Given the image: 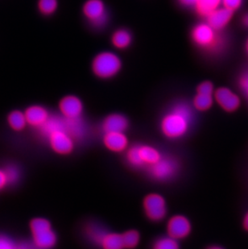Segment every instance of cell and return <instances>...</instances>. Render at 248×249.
Segmentation results:
<instances>
[{
  "label": "cell",
  "mask_w": 248,
  "mask_h": 249,
  "mask_svg": "<svg viewBox=\"0 0 248 249\" xmlns=\"http://www.w3.org/2000/svg\"><path fill=\"white\" fill-rule=\"evenodd\" d=\"M192 109L185 103L174 105L162 118L159 128L164 137L176 141L185 137L192 125Z\"/></svg>",
  "instance_id": "obj_1"
},
{
  "label": "cell",
  "mask_w": 248,
  "mask_h": 249,
  "mask_svg": "<svg viewBox=\"0 0 248 249\" xmlns=\"http://www.w3.org/2000/svg\"><path fill=\"white\" fill-rule=\"evenodd\" d=\"M127 164L134 169L147 170L157 164L164 154L154 146L137 143L127 148L125 152Z\"/></svg>",
  "instance_id": "obj_2"
},
{
  "label": "cell",
  "mask_w": 248,
  "mask_h": 249,
  "mask_svg": "<svg viewBox=\"0 0 248 249\" xmlns=\"http://www.w3.org/2000/svg\"><path fill=\"white\" fill-rule=\"evenodd\" d=\"M33 244L37 249H51L56 245L57 236L51 223L45 218H35L30 222Z\"/></svg>",
  "instance_id": "obj_3"
},
{
  "label": "cell",
  "mask_w": 248,
  "mask_h": 249,
  "mask_svg": "<svg viewBox=\"0 0 248 249\" xmlns=\"http://www.w3.org/2000/svg\"><path fill=\"white\" fill-rule=\"evenodd\" d=\"M122 67V62L118 55L111 52H102L97 55L92 62V71L100 78H113Z\"/></svg>",
  "instance_id": "obj_4"
},
{
  "label": "cell",
  "mask_w": 248,
  "mask_h": 249,
  "mask_svg": "<svg viewBox=\"0 0 248 249\" xmlns=\"http://www.w3.org/2000/svg\"><path fill=\"white\" fill-rule=\"evenodd\" d=\"M179 163L170 156H163L160 160L146 170L150 178L159 182L169 181L174 179L179 171Z\"/></svg>",
  "instance_id": "obj_5"
},
{
  "label": "cell",
  "mask_w": 248,
  "mask_h": 249,
  "mask_svg": "<svg viewBox=\"0 0 248 249\" xmlns=\"http://www.w3.org/2000/svg\"><path fill=\"white\" fill-rule=\"evenodd\" d=\"M218 31L207 23H201L193 28L191 37L195 45L205 50H213L220 42Z\"/></svg>",
  "instance_id": "obj_6"
},
{
  "label": "cell",
  "mask_w": 248,
  "mask_h": 249,
  "mask_svg": "<svg viewBox=\"0 0 248 249\" xmlns=\"http://www.w3.org/2000/svg\"><path fill=\"white\" fill-rule=\"evenodd\" d=\"M143 208L146 217L150 221L160 222L167 216L168 207L164 196L157 193H150L143 197Z\"/></svg>",
  "instance_id": "obj_7"
},
{
  "label": "cell",
  "mask_w": 248,
  "mask_h": 249,
  "mask_svg": "<svg viewBox=\"0 0 248 249\" xmlns=\"http://www.w3.org/2000/svg\"><path fill=\"white\" fill-rule=\"evenodd\" d=\"M45 137L53 151L59 155H69L74 150L75 139L64 130H55Z\"/></svg>",
  "instance_id": "obj_8"
},
{
  "label": "cell",
  "mask_w": 248,
  "mask_h": 249,
  "mask_svg": "<svg viewBox=\"0 0 248 249\" xmlns=\"http://www.w3.org/2000/svg\"><path fill=\"white\" fill-rule=\"evenodd\" d=\"M82 12L85 17L96 28L104 26L107 22L106 9L102 0H87L83 5Z\"/></svg>",
  "instance_id": "obj_9"
},
{
  "label": "cell",
  "mask_w": 248,
  "mask_h": 249,
  "mask_svg": "<svg viewBox=\"0 0 248 249\" xmlns=\"http://www.w3.org/2000/svg\"><path fill=\"white\" fill-rule=\"evenodd\" d=\"M166 231L167 235L179 241L190 236L192 231V224L185 215L175 214L167 222Z\"/></svg>",
  "instance_id": "obj_10"
},
{
  "label": "cell",
  "mask_w": 248,
  "mask_h": 249,
  "mask_svg": "<svg viewBox=\"0 0 248 249\" xmlns=\"http://www.w3.org/2000/svg\"><path fill=\"white\" fill-rule=\"evenodd\" d=\"M59 110L64 117L67 119H79L83 113L84 106L78 97L66 95L59 102Z\"/></svg>",
  "instance_id": "obj_11"
},
{
  "label": "cell",
  "mask_w": 248,
  "mask_h": 249,
  "mask_svg": "<svg viewBox=\"0 0 248 249\" xmlns=\"http://www.w3.org/2000/svg\"><path fill=\"white\" fill-rule=\"evenodd\" d=\"M217 104L227 112L236 111L240 106V99L231 89L222 87L218 88L213 94Z\"/></svg>",
  "instance_id": "obj_12"
},
{
  "label": "cell",
  "mask_w": 248,
  "mask_h": 249,
  "mask_svg": "<svg viewBox=\"0 0 248 249\" xmlns=\"http://www.w3.org/2000/svg\"><path fill=\"white\" fill-rule=\"evenodd\" d=\"M103 142L106 148L112 153H124L129 148V140L125 132L104 133Z\"/></svg>",
  "instance_id": "obj_13"
},
{
  "label": "cell",
  "mask_w": 248,
  "mask_h": 249,
  "mask_svg": "<svg viewBox=\"0 0 248 249\" xmlns=\"http://www.w3.org/2000/svg\"><path fill=\"white\" fill-rule=\"evenodd\" d=\"M24 114L28 124L37 128L42 127L51 116L47 109L40 105L28 107L24 111Z\"/></svg>",
  "instance_id": "obj_14"
},
{
  "label": "cell",
  "mask_w": 248,
  "mask_h": 249,
  "mask_svg": "<svg viewBox=\"0 0 248 249\" xmlns=\"http://www.w3.org/2000/svg\"><path fill=\"white\" fill-rule=\"evenodd\" d=\"M129 120L122 114H110L103 120L102 130L106 132H125L128 129Z\"/></svg>",
  "instance_id": "obj_15"
},
{
  "label": "cell",
  "mask_w": 248,
  "mask_h": 249,
  "mask_svg": "<svg viewBox=\"0 0 248 249\" xmlns=\"http://www.w3.org/2000/svg\"><path fill=\"white\" fill-rule=\"evenodd\" d=\"M234 12L227 7H218L206 17V23L216 31H220L229 24Z\"/></svg>",
  "instance_id": "obj_16"
},
{
  "label": "cell",
  "mask_w": 248,
  "mask_h": 249,
  "mask_svg": "<svg viewBox=\"0 0 248 249\" xmlns=\"http://www.w3.org/2000/svg\"><path fill=\"white\" fill-rule=\"evenodd\" d=\"M108 231L103 226L98 223H89L85 228V234L87 239L98 247Z\"/></svg>",
  "instance_id": "obj_17"
},
{
  "label": "cell",
  "mask_w": 248,
  "mask_h": 249,
  "mask_svg": "<svg viewBox=\"0 0 248 249\" xmlns=\"http://www.w3.org/2000/svg\"><path fill=\"white\" fill-rule=\"evenodd\" d=\"M99 248L102 249H125L122 234L108 231L102 240Z\"/></svg>",
  "instance_id": "obj_18"
},
{
  "label": "cell",
  "mask_w": 248,
  "mask_h": 249,
  "mask_svg": "<svg viewBox=\"0 0 248 249\" xmlns=\"http://www.w3.org/2000/svg\"><path fill=\"white\" fill-rule=\"evenodd\" d=\"M221 5H223V0H197L195 8L197 14L206 18Z\"/></svg>",
  "instance_id": "obj_19"
},
{
  "label": "cell",
  "mask_w": 248,
  "mask_h": 249,
  "mask_svg": "<svg viewBox=\"0 0 248 249\" xmlns=\"http://www.w3.org/2000/svg\"><path fill=\"white\" fill-rule=\"evenodd\" d=\"M132 36L129 31L126 29H119L113 33L111 42L113 45L120 50H124L131 45Z\"/></svg>",
  "instance_id": "obj_20"
},
{
  "label": "cell",
  "mask_w": 248,
  "mask_h": 249,
  "mask_svg": "<svg viewBox=\"0 0 248 249\" xmlns=\"http://www.w3.org/2000/svg\"><path fill=\"white\" fill-rule=\"evenodd\" d=\"M7 122L12 129L17 132H19L25 128L26 125L28 124L26 120L25 114L22 111H12L7 116Z\"/></svg>",
  "instance_id": "obj_21"
},
{
  "label": "cell",
  "mask_w": 248,
  "mask_h": 249,
  "mask_svg": "<svg viewBox=\"0 0 248 249\" xmlns=\"http://www.w3.org/2000/svg\"><path fill=\"white\" fill-rule=\"evenodd\" d=\"M213 95L197 94L193 100V106L199 111H208L213 104Z\"/></svg>",
  "instance_id": "obj_22"
},
{
  "label": "cell",
  "mask_w": 248,
  "mask_h": 249,
  "mask_svg": "<svg viewBox=\"0 0 248 249\" xmlns=\"http://www.w3.org/2000/svg\"><path fill=\"white\" fill-rule=\"evenodd\" d=\"M123 241L125 249H135L141 242V234L135 229L127 230L122 233Z\"/></svg>",
  "instance_id": "obj_23"
},
{
  "label": "cell",
  "mask_w": 248,
  "mask_h": 249,
  "mask_svg": "<svg viewBox=\"0 0 248 249\" xmlns=\"http://www.w3.org/2000/svg\"><path fill=\"white\" fill-rule=\"evenodd\" d=\"M152 249H180V247L178 240L167 235L157 238L152 244Z\"/></svg>",
  "instance_id": "obj_24"
},
{
  "label": "cell",
  "mask_w": 248,
  "mask_h": 249,
  "mask_svg": "<svg viewBox=\"0 0 248 249\" xmlns=\"http://www.w3.org/2000/svg\"><path fill=\"white\" fill-rule=\"evenodd\" d=\"M58 6V0H38V10L45 17L53 16L56 12Z\"/></svg>",
  "instance_id": "obj_25"
},
{
  "label": "cell",
  "mask_w": 248,
  "mask_h": 249,
  "mask_svg": "<svg viewBox=\"0 0 248 249\" xmlns=\"http://www.w3.org/2000/svg\"><path fill=\"white\" fill-rule=\"evenodd\" d=\"M3 170H4L6 176H7V181H8L9 185H13V184L17 183V181H19L20 172L16 165H7V167H5Z\"/></svg>",
  "instance_id": "obj_26"
},
{
  "label": "cell",
  "mask_w": 248,
  "mask_h": 249,
  "mask_svg": "<svg viewBox=\"0 0 248 249\" xmlns=\"http://www.w3.org/2000/svg\"><path fill=\"white\" fill-rule=\"evenodd\" d=\"M197 94H209V95H213L214 94V89L213 86L211 82H204L199 85L197 88Z\"/></svg>",
  "instance_id": "obj_27"
},
{
  "label": "cell",
  "mask_w": 248,
  "mask_h": 249,
  "mask_svg": "<svg viewBox=\"0 0 248 249\" xmlns=\"http://www.w3.org/2000/svg\"><path fill=\"white\" fill-rule=\"evenodd\" d=\"M0 249H17V244L4 235H0Z\"/></svg>",
  "instance_id": "obj_28"
},
{
  "label": "cell",
  "mask_w": 248,
  "mask_h": 249,
  "mask_svg": "<svg viewBox=\"0 0 248 249\" xmlns=\"http://www.w3.org/2000/svg\"><path fill=\"white\" fill-rule=\"evenodd\" d=\"M242 2L243 0H223V6L234 12L237 9H239L242 5Z\"/></svg>",
  "instance_id": "obj_29"
},
{
  "label": "cell",
  "mask_w": 248,
  "mask_h": 249,
  "mask_svg": "<svg viewBox=\"0 0 248 249\" xmlns=\"http://www.w3.org/2000/svg\"><path fill=\"white\" fill-rule=\"evenodd\" d=\"M8 184V181H7V178L5 174L4 170L3 169H0V191L2 189L5 188Z\"/></svg>",
  "instance_id": "obj_30"
},
{
  "label": "cell",
  "mask_w": 248,
  "mask_h": 249,
  "mask_svg": "<svg viewBox=\"0 0 248 249\" xmlns=\"http://www.w3.org/2000/svg\"><path fill=\"white\" fill-rule=\"evenodd\" d=\"M178 2L185 7H195L197 0H178Z\"/></svg>",
  "instance_id": "obj_31"
},
{
  "label": "cell",
  "mask_w": 248,
  "mask_h": 249,
  "mask_svg": "<svg viewBox=\"0 0 248 249\" xmlns=\"http://www.w3.org/2000/svg\"><path fill=\"white\" fill-rule=\"evenodd\" d=\"M240 85H241L242 88H243V89H244L247 95L248 96V74L244 75V77L241 78Z\"/></svg>",
  "instance_id": "obj_32"
},
{
  "label": "cell",
  "mask_w": 248,
  "mask_h": 249,
  "mask_svg": "<svg viewBox=\"0 0 248 249\" xmlns=\"http://www.w3.org/2000/svg\"><path fill=\"white\" fill-rule=\"evenodd\" d=\"M17 249H37L35 245L33 244H28V243H21V244H17Z\"/></svg>",
  "instance_id": "obj_33"
},
{
  "label": "cell",
  "mask_w": 248,
  "mask_h": 249,
  "mask_svg": "<svg viewBox=\"0 0 248 249\" xmlns=\"http://www.w3.org/2000/svg\"><path fill=\"white\" fill-rule=\"evenodd\" d=\"M244 228H245V230L248 231V212L244 217Z\"/></svg>",
  "instance_id": "obj_34"
},
{
  "label": "cell",
  "mask_w": 248,
  "mask_h": 249,
  "mask_svg": "<svg viewBox=\"0 0 248 249\" xmlns=\"http://www.w3.org/2000/svg\"><path fill=\"white\" fill-rule=\"evenodd\" d=\"M243 23H244L245 26L248 27V14L244 16V19H243Z\"/></svg>",
  "instance_id": "obj_35"
},
{
  "label": "cell",
  "mask_w": 248,
  "mask_h": 249,
  "mask_svg": "<svg viewBox=\"0 0 248 249\" xmlns=\"http://www.w3.org/2000/svg\"><path fill=\"white\" fill-rule=\"evenodd\" d=\"M206 249H223V247H221V246H218V245H211V246H209V247L206 248Z\"/></svg>",
  "instance_id": "obj_36"
},
{
  "label": "cell",
  "mask_w": 248,
  "mask_h": 249,
  "mask_svg": "<svg viewBox=\"0 0 248 249\" xmlns=\"http://www.w3.org/2000/svg\"><path fill=\"white\" fill-rule=\"evenodd\" d=\"M246 48H247V50H248V41H247Z\"/></svg>",
  "instance_id": "obj_37"
}]
</instances>
